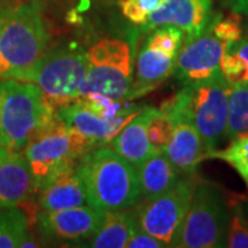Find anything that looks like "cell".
<instances>
[{"label": "cell", "mask_w": 248, "mask_h": 248, "mask_svg": "<svg viewBox=\"0 0 248 248\" xmlns=\"http://www.w3.org/2000/svg\"><path fill=\"white\" fill-rule=\"evenodd\" d=\"M48 40L37 0H18L0 9V79L19 80L47 53Z\"/></svg>", "instance_id": "6da1fadb"}, {"label": "cell", "mask_w": 248, "mask_h": 248, "mask_svg": "<svg viewBox=\"0 0 248 248\" xmlns=\"http://www.w3.org/2000/svg\"><path fill=\"white\" fill-rule=\"evenodd\" d=\"M87 203L104 211L135 208L141 202L138 171L110 146H98L79 161Z\"/></svg>", "instance_id": "7a4b0ae2"}, {"label": "cell", "mask_w": 248, "mask_h": 248, "mask_svg": "<svg viewBox=\"0 0 248 248\" xmlns=\"http://www.w3.org/2000/svg\"><path fill=\"white\" fill-rule=\"evenodd\" d=\"M55 116L57 110L36 84L0 79V146L22 151Z\"/></svg>", "instance_id": "3957f363"}, {"label": "cell", "mask_w": 248, "mask_h": 248, "mask_svg": "<svg viewBox=\"0 0 248 248\" xmlns=\"http://www.w3.org/2000/svg\"><path fill=\"white\" fill-rule=\"evenodd\" d=\"M95 146L55 116L53 123L36 135L22 149L32 172L36 195L63 170L78 164Z\"/></svg>", "instance_id": "277c9868"}, {"label": "cell", "mask_w": 248, "mask_h": 248, "mask_svg": "<svg viewBox=\"0 0 248 248\" xmlns=\"http://www.w3.org/2000/svg\"><path fill=\"white\" fill-rule=\"evenodd\" d=\"M86 53L89 66L80 98L127 101L134 78L131 43L107 37Z\"/></svg>", "instance_id": "5b68a950"}, {"label": "cell", "mask_w": 248, "mask_h": 248, "mask_svg": "<svg viewBox=\"0 0 248 248\" xmlns=\"http://www.w3.org/2000/svg\"><path fill=\"white\" fill-rule=\"evenodd\" d=\"M229 204L221 189L199 179L184 222L171 241V247H225Z\"/></svg>", "instance_id": "8992f818"}, {"label": "cell", "mask_w": 248, "mask_h": 248, "mask_svg": "<svg viewBox=\"0 0 248 248\" xmlns=\"http://www.w3.org/2000/svg\"><path fill=\"white\" fill-rule=\"evenodd\" d=\"M87 66V53L71 46L57 47L47 51L19 80L36 84L57 110L79 101Z\"/></svg>", "instance_id": "52a82bcc"}, {"label": "cell", "mask_w": 248, "mask_h": 248, "mask_svg": "<svg viewBox=\"0 0 248 248\" xmlns=\"http://www.w3.org/2000/svg\"><path fill=\"white\" fill-rule=\"evenodd\" d=\"M231 83L221 72L208 79L185 84L177 94L202 137L205 157L226 140Z\"/></svg>", "instance_id": "ba28073f"}, {"label": "cell", "mask_w": 248, "mask_h": 248, "mask_svg": "<svg viewBox=\"0 0 248 248\" xmlns=\"http://www.w3.org/2000/svg\"><path fill=\"white\" fill-rule=\"evenodd\" d=\"M123 101H105L80 98L79 101L57 109V117L93 142L108 146L125 124L143 108L123 107Z\"/></svg>", "instance_id": "9c48e42d"}, {"label": "cell", "mask_w": 248, "mask_h": 248, "mask_svg": "<svg viewBox=\"0 0 248 248\" xmlns=\"http://www.w3.org/2000/svg\"><path fill=\"white\" fill-rule=\"evenodd\" d=\"M199 179L196 174L182 175L166 193L149 202H142L135 210L142 231L163 241L166 247H171V241L187 213Z\"/></svg>", "instance_id": "30bf717a"}, {"label": "cell", "mask_w": 248, "mask_h": 248, "mask_svg": "<svg viewBox=\"0 0 248 248\" xmlns=\"http://www.w3.org/2000/svg\"><path fill=\"white\" fill-rule=\"evenodd\" d=\"M161 108L169 110L174 119V130L164 153L181 175L196 174L199 164L205 159L200 134L178 94L166 101Z\"/></svg>", "instance_id": "8fae6325"}, {"label": "cell", "mask_w": 248, "mask_h": 248, "mask_svg": "<svg viewBox=\"0 0 248 248\" xmlns=\"http://www.w3.org/2000/svg\"><path fill=\"white\" fill-rule=\"evenodd\" d=\"M225 42L214 32L211 22L202 35L184 42L178 53L174 78L184 86L208 79L221 72Z\"/></svg>", "instance_id": "7c38bea8"}, {"label": "cell", "mask_w": 248, "mask_h": 248, "mask_svg": "<svg viewBox=\"0 0 248 248\" xmlns=\"http://www.w3.org/2000/svg\"><path fill=\"white\" fill-rule=\"evenodd\" d=\"M37 223L46 237L60 241L83 243L90 239L105 218V211L90 204L65 210H40Z\"/></svg>", "instance_id": "4fadbf2b"}, {"label": "cell", "mask_w": 248, "mask_h": 248, "mask_svg": "<svg viewBox=\"0 0 248 248\" xmlns=\"http://www.w3.org/2000/svg\"><path fill=\"white\" fill-rule=\"evenodd\" d=\"M213 16V0H166L142 28L148 32L163 25H172L184 31L186 42L202 35Z\"/></svg>", "instance_id": "5bb4252c"}, {"label": "cell", "mask_w": 248, "mask_h": 248, "mask_svg": "<svg viewBox=\"0 0 248 248\" xmlns=\"http://www.w3.org/2000/svg\"><path fill=\"white\" fill-rule=\"evenodd\" d=\"M35 197L32 172L22 152L0 146V208L19 207Z\"/></svg>", "instance_id": "9a60e30c"}, {"label": "cell", "mask_w": 248, "mask_h": 248, "mask_svg": "<svg viewBox=\"0 0 248 248\" xmlns=\"http://www.w3.org/2000/svg\"><path fill=\"white\" fill-rule=\"evenodd\" d=\"M178 54L169 53L146 39L135 62V75L128 99L146 95L174 73Z\"/></svg>", "instance_id": "2e32d148"}, {"label": "cell", "mask_w": 248, "mask_h": 248, "mask_svg": "<svg viewBox=\"0 0 248 248\" xmlns=\"http://www.w3.org/2000/svg\"><path fill=\"white\" fill-rule=\"evenodd\" d=\"M36 196L39 208L48 211L89 204L79 163L60 172L45 187H42Z\"/></svg>", "instance_id": "e0dca14e"}, {"label": "cell", "mask_w": 248, "mask_h": 248, "mask_svg": "<svg viewBox=\"0 0 248 248\" xmlns=\"http://www.w3.org/2000/svg\"><path fill=\"white\" fill-rule=\"evenodd\" d=\"M155 110L156 108H143L109 143L113 151L130 161L135 169H138L153 152H157L153 149L148 137V125Z\"/></svg>", "instance_id": "ac0fdd59"}, {"label": "cell", "mask_w": 248, "mask_h": 248, "mask_svg": "<svg viewBox=\"0 0 248 248\" xmlns=\"http://www.w3.org/2000/svg\"><path fill=\"white\" fill-rule=\"evenodd\" d=\"M141 202H149L163 193L182 177L164 152H153L148 159L137 169Z\"/></svg>", "instance_id": "d6986e66"}, {"label": "cell", "mask_w": 248, "mask_h": 248, "mask_svg": "<svg viewBox=\"0 0 248 248\" xmlns=\"http://www.w3.org/2000/svg\"><path fill=\"white\" fill-rule=\"evenodd\" d=\"M138 226L134 208L105 211V218L98 231L81 246L91 248H125Z\"/></svg>", "instance_id": "ffe728a7"}, {"label": "cell", "mask_w": 248, "mask_h": 248, "mask_svg": "<svg viewBox=\"0 0 248 248\" xmlns=\"http://www.w3.org/2000/svg\"><path fill=\"white\" fill-rule=\"evenodd\" d=\"M221 73L229 83L248 84V36H241L225 45Z\"/></svg>", "instance_id": "44dd1931"}, {"label": "cell", "mask_w": 248, "mask_h": 248, "mask_svg": "<svg viewBox=\"0 0 248 248\" xmlns=\"http://www.w3.org/2000/svg\"><path fill=\"white\" fill-rule=\"evenodd\" d=\"M31 237L29 223L18 207L0 208V248L22 247Z\"/></svg>", "instance_id": "7402d4cb"}, {"label": "cell", "mask_w": 248, "mask_h": 248, "mask_svg": "<svg viewBox=\"0 0 248 248\" xmlns=\"http://www.w3.org/2000/svg\"><path fill=\"white\" fill-rule=\"evenodd\" d=\"M248 133V84L231 83L226 140Z\"/></svg>", "instance_id": "603a6c76"}, {"label": "cell", "mask_w": 248, "mask_h": 248, "mask_svg": "<svg viewBox=\"0 0 248 248\" xmlns=\"http://www.w3.org/2000/svg\"><path fill=\"white\" fill-rule=\"evenodd\" d=\"M205 159H219L234 170L248 189V133L232 138L225 149H215Z\"/></svg>", "instance_id": "cb8c5ba5"}, {"label": "cell", "mask_w": 248, "mask_h": 248, "mask_svg": "<svg viewBox=\"0 0 248 248\" xmlns=\"http://www.w3.org/2000/svg\"><path fill=\"white\" fill-rule=\"evenodd\" d=\"M225 247L248 248V215L246 207L239 202L229 205Z\"/></svg>", "instance_id": "d4e9b609"}, {"label": "cell", "mask_w": 248, "mask_h": 248, "mask_svg": "<svg viewBox=\"0 0 248 248\" xmlns=\"http://www.w3.org/2000/svg\"><path fill=\"white\" fill-rule=\"evenodd\" d=\"M174 130V119L169 110L159 108L155 110L148 125V137L155 151L164 152Z\"/></svg>", "instance_id": "484cf974"}, {"label": "cell", "mask_w": 248, "mask_h": 248, "mask_svg": "<svg viewBox=\"0 0 248 248\" xmlns=\"http://www.w3.org/2000/svg\"><path fill=\"white\" fill-rule=\"evenodd\" d=\"M166 0H119L123 17L134 25L143 27L152 14L164 4Z\"/></svg>", "instance_id": "4316f807"}, {"label": "cell", "mask_w": 248, "mask_h": 248, "mask_svg": "<svg viewBox=\"0 0 248 248\" xmlns=\"http://www.w3.org/2000/svg\"><path fill=\"white\" fill-rule=\"evenodd\" d=\"M125 248H166V244L138 226V229L134 232V234L128 240Z\"/></svg>", "instance_id": "83f0119b"}, {"label": "cell", "mask_w": 248, "mask_h": 248, "mask_svg": "<svg viewBox=\"0 0 248 248\" xmlns=\"http://www.w3.org/2000/svg\"><path fill=\"white\" fill-rule=\"evenodd\" d=\"M229 7L233 13L248 17V0H231Z\"/></svg>", "instance_id": "f1b7e54d"}, {"label": "cell", "mask_w": 248, "mask_h": 248, "mask_svg": "<svg viewBox=\"0 0 248 248\" xmlns=\"http://www.w3.org/2000/svg\"><path fill=\"white\" fill-rule=\"evenodd\" d=\"M16 1H18V0H0V9H3V7H6L9 4H13Z\"/></svg>", "instance_id": "f546056e"}, {"label": "cell", "mask_w": 248, "mask_h": 248, "mask_svg": "<svg viewBox=\"0 0 248 248\" xmlns=\"http://www.w3.org/2000/svg\"><path fill=\"white\" fill-rule=\"evenodd\" d=\"M246 33H247V35H246V36H248V27H247V29H246Z\"/></svg>", "instance_id": "4dcf8cb0"}, {"label": "cell", "mask_w": 248, "mask_h": 248, "mask_svg": "<svg viewBox=\"0 0 248 248\" xmlns=\"http://www.w3.org/2000/svg\"><path fill=\"white\" fill-rule=\"evenodd\" d=\"M246 211H247V215H248V207H246Z\"/></svg>", "instance_id": "1f68e13d"}]
</instances>
